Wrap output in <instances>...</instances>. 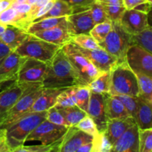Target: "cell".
Instances as JSON below:
<instances>
[{
    "instance_id": "cell-19",
    "label": "cell",
    "mask_w": 152,
    "mask_h": 152,
    "mask_svg": "<svg viewBox=\"0 0 152 152\" xmlns=\"http://www.w3.org/2000/svg\"><path fill=\"white\" fill-rule=\"evenodd\" d=\"M32 35L52 44L62 46L71 42L72 35L68 31V26H59L44 31H37Z\"/></svg>"
},
{
    "instance_id": "cell-3",
    "label": "cell",
    "mask_w": 152,
    "mask_h": 152,
    "mask_svg": "<svg viewBox=\"0 0 152 152\" xmlns=\"http://www.w3.org/2000/svg\"><path fill=\"white\" fill-rule=\"evenodd\" d=\"M110 95H127L134 97L139 96L136 74L129 68L126 61L117 62L110 71Z\"/></svg>"
},
{
    "instance_id": "cell-10",
    "label": "cell",
    "mask_w": 152,
    "mask_h": 152,
    "mask_svg": "<svg viewBox=\"0 0 152 152\" xmlns=\"http://www.w3.org/2000/svg\"><path fill=\"white\" fill-rule=\"evenodd\" d=\"M126 62L134 74L152 77V55L140 46L133 45L128 50Z\"/></svg>"
},
{
    "instance_id": "cell-26",
    "label": "cell",
    "mask_w": 152,
    "mask_h": 152,
    "mask_svg": "<svg viewBox=\"0 0 152 152\" xmlns=\"http://www.w3.org/2000/svg\"><path fill=\"white\" fill-rule=\"evenodd\" d=\"M59 26H68V16L46 18L32 22L27 28V32L32 34L37 31L51 29Z\"/></svg>"
},
{
    "instance_id": "cell-28",
    "label": "cell",
    "mask_w": 152,
    "mask_h": 152,
    "mask_svg": "<svg viewBox=\"0 0 152 152\" xmlns=\"http://www.w3.org/2000/svg\"><path fill=\"white\" fill-rule=\"evenodd\" d=\"M59 112L62 114L65 120L68 123L69 127L76 126V125L81 121L85 117L88 115L86 111H83L81 108L77 105L66 108H57Z\"/></svg>"
},
{
    "instance_id": "cell-37",
    "label": "cell",
    "mask_w": 152,
    "mask_h": 152,
    "mask_svg": "<svg viewBox=\"0 0 152 152\" xmlns=\"http://www.w3.org/2000/svg\"><path fill=\"white\" fill-rule=\"evenodd\" d=\"M92 149L91 152H110L113 145L107 138L105 132H99L92 141Z\"/></svg>"
},
{
    "instance_id": "cell-41",
    "label": "cell",
    "mask_w": 152,
    "mask_h": 152,
    "mask_svg": "<svg viewBox=\"0 0 152 152\" xmlns=\"http://www.w3.org/2000/svg\"><path fill=\"white\" fill-rule=\"evenodd\" d=\"M62 140L58 141V142H55L53 144H50V145H29V146H25V145H22L20 146L17 147V148H14L12 150L13 152H47L52 148H54L56 145L62 142Z\"/></svg>"
},
{
    "instance_id": "cell-22",
    "label": "cell",
    "mask_w": 152,
    "mask_h": 152,
    "mask_svg": "<svg viewBox=\"0 0 152 152\" xmlns=\"http://www.w3.org/2000/svg\"><path fill=\"white\" fill-rule=\"evenodd\" d=\"M66 88L43 89L41 94L31 107L30 112H42L47 111L49 108L55 106L58 95Z\"/></svg>"
},
{
    "instance_id": "cell-50",
    "label": "cell",
    "mask_w": 152,
    "mask_h": 152,
    "mask_svg": "<svg viewBox=\"0 0 152 152\" xmlns=\"http://www.w3.org/2000/svg\"><path fill=\"white\" fill-rule=\"evenodd\" d=\"M13 2V0H0V13L10 7Z\"/></svg>"
},
{
    "instance_id": "cell-56",
    "label": "cell",
    "mask_w": 152,
    "mask_h": 152,
    "mask_svg": "<svg viewBox=\"0 0 152 152\" xmlns=\"http://www.w3.org/2000/svg\"><path fill=\"white\" fill-rule=\"evenodd\" d=\"M8 82H10V81H8ZM8 82H5V83H0V91H1L4 90V89L5 88L7 87H7H4V88H3V86H4V85L6 84V83H8ZM9 86H10V85H9Z\"/></svg>"
},
{
    "instance_id": "cell-53",
    "label": "cell",
    "mask_w": 152,
    "mask_h": 152,
    "mask_svg": "<svg viewBox=\"0 0 152 152\" xmlns=\"http://www.w3.org/2000/svg\"><path fill=\"white\" fill-rule=\"evenodd\" d=\"M96 1L102 4H123V0H96Z\"/></svg>"
},
{
    "instance_id": "cell-23",
    "label": "cell",
    "mask_w": 152,
    "mask_h": 152,
    "mask_svg": "<svg viewBox=\"0 0 152 152\" xmlns=\"http://www.w3.org/2000/svg\"><path fill=\"white\" fill-rule=\"evenodd\" d=\"M27 31L13 25H7L3 34L0 36V42L15 50L28 37Z\"/></svg>"
},
{
    "instance_id": "cell-12",
    "label": "cell",
    "mask_w": 152,
    "mask_h": 152,
    "mask_svg": "<svg viewBox=\"0 0 152 152\" xmlns=\"http://www.w3.org/2000/svg\"><path fill=\"white\" fill-rule=\"evenodd\" d=\"M106 94L91 91L87 114L94 120L99 132H105L108 121L105 105Z\"/></svg>"
},
{
    "instance_id": "cell-62",
    "label": "cell",
    "mask_w": 152,
    "mask_h": 152,
    "mask_svg": "<svg viewBox=\"0 0 152 152\" xmlns=\"http://www.w3.org/2000/svg\"><path fill=\"white\" fill-rule=\"evenodd\" d=\"M110 152H113V151H111H111H110Z\"/></svg>"
},
{
    "instance_id": "cell-18",
    "label": "cell",
    "mask_w": 152,
    "mask_h": 152,
    "mask_svg": "<svg viewBox=\"0 0 152 152\" xmlns=\"http://www.w3.org/2000/svg\"><path fill=\"white\" fill-rule=\"evenodd\" d=\"M137 126H131L113 145V152H139Z\"/></svg>"
},
{
    "instance_id": "cell-27",
    "label": "cell",
    "mask_w": 152,
    "mask_h": 152,
    "mask_svg": "<svg viewBox=\"0 0 152 152\" xmlns=\"http://www.w3.org/2000/svg\"><path fill=\"white\" fill-rule=\"evenodd\" d=\"M74 13V10L72 7L62 0H55L51 8L47 12L45 15L41 17L35 19L33 22H37L41 19H46V18L52 17H62V16H68Z\"/></svg>"
},
{
    "instance_id": "cell-21",
    "label": "cell",
    "mask_w": 152,
    "mask_h": 152,
    "mask_svg": "<svg viewBox=\"0 0 152 152\" xmlns=\"http://www.w3.org/2000/svg\"><path fill=\"white\" fill-rule=\"evenodd\" d=\"M135 124L133 117L120 120L111 119L108 120L107 123L105 134L112 145H114L119 140V138L131 127Z\"/></svg>"
},
{
    "instance_id": "cell-49",
    "label": "cell",
    "mask_w": 152,
    "mask_h": 152,
    "mask_svg": "<svg viewBox=\"0 0 152 152\" xmlns=\"http://www.w3.org/2000/svg\"><path fill=\"white\" fill-rule=\"evenodd\" d=\"M13 50L4 43L0 42V59L5 57Z\"/></svg>"
},
{
    "instance_id": "cell-57",
    "label": "cell",
    "mask_w": 152,
    "mask_h": 152,
    "mask_svg": "<svg viewBox=\"0 0 152 152\" xmlns=\"http://www.w3.org/2000/svg\"><path fill=\"white\" fill-rule=\"evenodd\" d=\"M4 137V129H0V140Z\"/></svg>"
},
{
    "instance_id": "cell-1",
    "label": "cell",
    "mask_w": 152,
    "mask_h": 152,
    "mask_svg": "<svg viewBox=\"0 0 152 152\" xmlns=\"http://www.w3.org/2000/svg\"><path fill=\"white\" fill-rule=\"evenodd\" d=\"M77 86H80V83L77 74L60 49L48 64L42 86L43 88L61 89Z\"/></svg>"
},
{
    "instance_id": "cell-58",
    "label": "cell",
    "mask_w": 152,
    "mask_h": 152,
    "mask_svg": "<svg viewBox=\"0 0 152 152\" xmlns=\"http://www.w3.org/2000/svg\"><path fill=\"white\" fill-rule=\"evenodd\" d=\"M4 58H1V59H0V65H1V62H2V61L4 60Z\"/></svg>"
},
{
    "instance_id": "cell-39",
    "label": "cell",
    "mask_w": 152,
    "mask_h": 152,
    "mask_svg": "<svg viewBox=\"0 0 152 152\" xmlns=\"http://www.w3.org/2000/svg\"><path fill=\"white\" fill-rule=\"evenodd\" d=\"M89 10H90L91 16L94 25L102 23V22H106V21H110L106 13L104 10L103 7L100 3L95 1L90 6Z\"/></svg>"
},
{
    "instance_id": "cell-14",
    "label": "cell",
    "mask_w": 152,
    "mask_h": 152,
    "mask_svg": "<svg viewBox=\"0 0 152 152\" xmlns=\"http://www.w3.org/2000/svg\"><path fill=\"white\" fill-rule=\"evenodd\" d=\"M120 25L131 35L138 34L149 24L148 13L135 9L126 10L120 20Z\"/></svg>"
},
{
    "instance_id": "cell-54",
    "label": "cell",
    "mask_w": 152,
    "mask_h": 152,
    "mask_svg": "<svg viewBox=\"0 0 152 152\" xmlns=\"http://www.w3.org/2000/svg\"><path fill=\"white\" fill-rule=\"evenodd\" d=\"M61 142L59 144H58L57 145H56V146L54 147V148H52L51 150H50V151H47V152H59V146H60V144Z\"/></svg>"
},
{
    "instance_id": "cell-43",
    "label": "cell",
    "mask_w": 152,
    "mask_h": 152,
    "mask_svg": "<svg viewBox=\"0 0 152 152\" xmlns=\"http://www.w3.org/2000/svg\"><path fill=\"white\" fill-rule=\"evenodd\" d=\"M114 96H116L123 103L131 117H134L137 108V97L127 96V95H117Z\"/></svg>"
},
{
    "instance_id": "cell-51",
    "label": "cell",
    "mask_w": 152,
    "mask_h": 152,
    "mask_svg": "<svg viewBox=\"0 0 152 152\" xmlns=\"http://www.w3.org/2000/svg\"><path fill=\"white\" fill-rule=\"evenodd\" d=\"M92 142H88L80 146L76 152H91L92 149Z\"/></svg>"
},
{
    "instance_id": "cell-44",
    "label": "cell",
    "mask_w": 152,
    "mask_h": 152,
    "mask_svg": "<svg viewBox=\"0 0 152 152\" xmlns=\"http://www.w3.org/2000/svg\"><path fill=\"white\" fill-rule=\"evenodd\" d=\"M69 4L74 10V13L89 9L96 0H62Z\"/></svg>"
},
{
    "instance_id": "cell-15",
    "label": "cell",
    "mask_w": 152,
    "mask_h": 152,
    "mask_svg": "<svg viewBox=\"0 0 152 152\" xmlns=\"http://www.w3.org/2000/svg\"><path fill=\"white\" fill-rule=\"evenodd\" d=\"M94 137L75 126L69 127L68 132L62 138L59 152H76L84 144L92 142Z\"/></svg>"
},
{
    "instance_id": "cell-8",
    "label": "cell",
    "mask_w": 152,
    "mask_h": 152,
    "mask_svg": "<svg viewBox=\"0 0 152 152\" xmlns=\"http://www.w3.org/2000/svg\"><path fill=\"white\" fill-rule=\"evenodd\" d=\"M69 127L55 125L45 120L27 137L26 141H39L42 145L53 144L62 140Z\"/></svg>"
},
{
    "instance_id": "cell-13",
    "label": "cell",
    "mask_w": 152,
    "mask_h": 152,
    "mask_svg": "<svg viewBox=\"0 0 152 152\" xmlns=\"http://www.w3.org/2000/svg\"><path fill=\"white\" fill-rule=\"evenodd\" d=\"M82 55L85 56L96 69L100 72H108L111 71L118 61L101 48L96 49H85L74 45Z\"/></svg>"
},
{
    "instance_id": "cell-17",
    "label": "cell",
    "mask_w": 152,
    "mask_h": 152,
    "mask_svg": "<svg viewBox=\"0 0 152 152\" xmlns=\"http://www.w3.org/2000/svg\"><path fill=\"white\" fill-rule=\"evenodd\" d=\"M25 58L15 50L4 57L0 65V83L16 80V75Z\"/></svg>"
},
{
    "instance_id": "cell-5",
    "label": "cell",
    "mask_w": 152,
    "mask_h": 152,
    "mask_svg": "<svg viewBox=\"0 0 152 152\" xmlns=\"http://www.w3.org/2000/svg\"><path fill=\"white\" fill-rule=\"evenodd\" d=\"M112 28L99 46L115 57L118 62L126 61L128 50L133 45L132 35L120 25V22H111Z\"/></svg>"
},
{
    "instance_id": "cell-40",
    "label": "cell",
    "mask_w": 152,
    "mask_h": 152,
    "mask_svg": "<svg viewBox=\"0 0 152 152\" xmlns=\"http://www.w3.org/2000/svg\"><path fill=\"white\" fill-rule=\"evenodd\" d=\"M75 127L77 128L78 129H80V130L83 131L85 133L91 135V136H92L93 137H96V135L99 134V132H98L96 124H95L94 120H92L88 115L85 117L81 121L79 122V123L76 125Z\"/></svg>"
},
{
    "instance_id": "cell-60",
    "label": "cell",
    "mask_w": 152,
    "mask_h": 152,
    "mask_svg": "<svg viewBox=\"0 0 152 152\" xmlns=\"http://www.w3.org/2000/svg\"><path fill=\"white\" fill-rule=\"evenodd\" d=\"M147 1H148V2H149V3H151L152 0H147Z\"/></svg>"
},
{
    "instance_id": "cell-48",
    "label": "cell",
    "mask_w": 152,
    "mask_h": 152,
    "mask_svg": "<svg viewBox=\"0 0 152 152\" xmlns=\"http://www.w3.org/2000/svg\"><path fill=\"white\" fill-rule=\"evenodd\" d=\"M54 1H55V0H52V1L48 2L46 4H45L44 6H42V7L39 10V11L37 12V15H36V16H35V19H34V20H35V19H38V18L41 17L42 16H43V15L45 14V13H47V12L48 11L50 8H51L52 6H53V3H54Z\"/></svg>"
},
{
    "instance_id": "cell-34",
    "label": "cell",
    "mask_w": 152,
    "mask_h": 152,
    "mask_svg": "<svg viewBox=\"0 0 152 152\" xmlns=\"http://www.w3.org/2000/svg\"><path fill=\"white\" fill-rule=\"evenodd\" d=\"M111 28H112L111 21H106V22L95 25L94 28L91 30L89 34L99 44L105 39L108 33L111 30Z\"/></svg>"
},
{
    "instance_id": "cell-59",
    "label": "cell",
    "mask_w": 152,
    "mask_h": 152,
    "mask_svg": "<svg viewBox=\"0 0 152 152\" xmlns=\"http://www.w3.org/2000/svg\"><path fill=\"white\" fill-rule=\"evenodd\" d=\"M5 152H13V151H12L11 149H9L8 151H5Z\"/></svg>"
},
{
    "instance_id": "cell-2",
    "label": "cell",
    "mask_w": 152,
    "mask_h": 152,
    "mask_svg": "<svg viewBox=\"0 0 152 152\" xmlns=\"http://www.w3.org/2000/svg\"><path fill=\"white\" fill-rule=\"evenodd\" d=\"M47 111L30 112L6 126L4 129L6 142L13 150L24 145L28 135L46 120Z\"/></svg>"
},
{
    "instance_id": "cell-16",
    "label": "cell",
    "mask_w": 152,
    "mask_h": 152,
    "mask_svg": "<svg viewBox=\"0 0 152 152\" xmlns=\"http://www.w3.org/2000/svg\"><path fill=\"white\" fill-rule=\"evenodd\" d=\"M94 25L89 9L68 16V28L72 36L89 34Z\"/></svg>"
},
{
    "instance_id": "cell-29",
    "label": "cell",
    "mask_w": 152,
    "mask_h": 152,
    "mask_svg": "<svg viewBox=\"0 0 152 152\" xmlns=\"http://www.w3.org/2000/svg\"><path fill=\"white\" fill-rule=\"evenodd\" d=\"M110 85H111V77L110 71L101 72L88 87L91 91L97 94H109Z\"/></svg>"
},
{
    "instance_id": "cell-9",
    "label": "cell",
    "mask_w": 152,
    "mask_h": 152,
    "mask_svg": "<svg viewBox=\"0 0 152 152\" xmlns=\"http://www.w3.org/2000/svg\"><path fill=\"white\" fill-rule=\"evenodd\" d=\"M35 83H18L16 80L0 91V125H2L7 113L28 89ZM2 127V126H1Z\"/></svg>"
},
{
    "instance_id": "cell-38",
    "label": "cell",
    "mask_w": 152,
    "mask_h": 152,
    "mask_svg": "<svg viewBox=\"0 0 152 152\" xmlns=\"http://www.w3.org/2000/svg\"><path fill=\"white\" fill-rule=\"evenodd\" d=\"M102 5L108 19L111 22H120L123 13L126 10L123 4H102Z\"/></svg>"
},
{
    "instance_id": "cell-52",
    "label": "cell",
    "mask_w": 152,
    "mask_h": 152,
    "mask_svg": "<svg viewBox=\"0 0 152 152\" xmlns=\"http://www.w3.org/2000/svg\"><path fill=\"white\" fill-rule=\"evenodd\" d=\"M10 149L5 140V135L0 140V152H5Z\"/></svg>"
},
{
    "instance_id": "cell-30",
    "label": "cell",
    "mask_w": 152,
    "mask_h": 152,
    "mask_svg": "<svg viewBox=\"0 0 152 152\" xmlns=\"http://www.w3.org/2000/svg\"><path fill=\"white\" fill-rule=\"evenodd\" d=\"M133 45L140 46L148 53H152V31L151 25H148L146 28L138 34L132 35Z\"/></svg>"
},
{
    "instance_id": "cell-46",
    "label": "cell",
    "mask_w": 152,
    "mask_h": 152,
    "mask_svg": "<svg viewBox=\"0 0 152 152\" xmlns=\"http://www.w3.org/2000/svg\"><path fill=\"white\" fill-rule=\"evenodd\" d=\"M10 7H13L20 14L25 15V16H28V14L31 11V5L28 4V3H22V4H14V5H11Z\"/></svg>"
},
{
    "instance_id": "cell-11",
    "label": "cell",
    "mask_w": 152,
    "mask_h": 152,
    "mask_svg": "<svg viewBox=\"0 0 152 152\" xmlns=\"http://www.w3.org/2000/svg\"><path fill=\"white\" fill-rule=\"evenodd\" d=\"M48 64L25 57L16 75L18 83H37L42 82Z\"/></svg>"
},
{
    "instance_id": "cell-32",
    "label": "cell",
    "mask_w": 152,
    "mask_h": 152,
    "mask_svg": "<svg viewBox=\"0 0 152 152\" xmlns=\"http://www.w3.org/2000/svg\"><path fill=\"white\" fill-rule=\"evenodd\" d=\"M74 87L68 88L62 91L58 95L56 98V105H55L56 108H66V107L76 105L77 100H76Z\"/></svg>"
},
{
    "instance_id": "cell-33",
    "label": "cell",
    "mask_w": 152,
    "mask_h": 152,
    "mask_svg": "<svg viewBox=\"0 0 152 152\" xmlns=\"http://www.w3.org/2000/svg\"><path fill=\"white\" fill-rule=\"evenodd\" d=\"M77 103L76 105L87 113L90 99L91 90L86 86H77L74 87Z\"/></svg>"
},
{
    "instance_id": "cell-31",
    "label": "cell",
    "mask_w": 152,
    "mask_h": 152,
    "mask_svg": "<svg viewBox=\"0 0 152 152\" xmlns=\"http://www.w3.org/2000/svg\"><path fill=\"white\" fill-rule=\"evenodd\" d=\"M137 80L139 96L152 103V77L144 74H135Z\"/></svg>"
},
{
    "instance_id": "cell-36",
    "label": "cell",
    "mask_w": 152,
    "mask_h": 152,
    "mask_svg": "<svg viewBox=\"0 0 152 152\" xmlns=\"http://www.w3.org/2000/svg\"><path fill=\"white\" fill-rule=\"evenodd\" d=\"M138 146L139 152L152 151V129L138 130Z\"/></svg>"
},
{
    "instance_id": "cell-35",
    "label": "cell",
    "mask_w": 152,
    "mask_h": 152,
    "mask_svg": "<svg viewBox=\"0 0 152 152\" xmlns=\"http://www.w3.org/2000/svg\"><path fill=\"white\" fill-rule=\"evenodd\" d=\"M71 42L85 49H96L100 48L96 40L90 34H77L71 37Z\"/></svg>"
},
{
    "instance_id": "cell-20",
    "label": "cell",
    "mask_w": 152,
    "mask_h": 152,
    "mask_svg": "<svg viewBox=\"0 0 152 152\" xmlns=\"http://www.w3.org/2000/svg\"><path fill=\"white\" fill-rule=\"evenodd\" d=\"M152 103L146 99L137 96V108L134 120L138 129H148L152 128Z\"/></svg>"
},
{
    "instance_id": "cell-42",
    "label": "cell",
    "mask_w": 152,
    "mask_h": 152,
    "mask_svg": "<svg viewBox=\"0 0 152 152\" xmlns=\"http://www.w3.org/2000/svg\"><path fill=\"white\" fill-rule=\"evenodd\" d=\"M46 120L55 125L69 127L66 120H65L63 116L59 112V111L56 106L52 107V108H49L48 110L47 115H46Z\"/></svg>"
},
{
    "instance_id": "cell-7",
    "label": "cell",
    "mask_w": 152,
    "mask_h": 152,
    "mask_svg": "<svg viewBox=\"0 0 152 152\" xmlns=\"http://www.w3.org/2000/svg\"><path fill=\"white\" fill-rule=\"evenodd\" d=\"M41 83H35L29 89L24 93V94L19 99L11 109L8 111L4 122L2 123V128L4 129L6 126L13 123L17 119L25 114L29 113L31 107L35 101L39 97L43 91Z\"/></svg>"
},
{
    "instance_id": "cell-55",
    "label": "cell",
    "mask_w": 152,
    "mask_h": 152,
    "mask_svg": "<svg viewBox=\"0 0 152 152\" xmlns=\"http://www.w3.org/2000/svg\"><path fill=\"white\" fill-rule=\"evenodd\" d=\"M6 26H7V25H1V24H0V36H1V34H3V32L4 31V30H5L6 28Z\"/></svg>"
},
{
    "instance_id": "cell-4",
    "label": "cell",
    "mask_w": 152,
    "mask_h": 152,
    "mask_svg": "<svg viewBox=\"0 0 152 152\" xmlns=\"http://www.w3.org/2000/svg\"><path fill=\"white\" fill-rule=\"evenodd\" d=\"M61 48V46L48 42L29 34L15 51L23 57L31 58L48 64Z\"/></svg>"
},
{
    "instance_id": "cell-24",
    "label": "cell",
    "mask_w": 152,
    "mask_h": 152,
    "mask_svg": "<svg viewBox=\"0 0 152 152\" xmlns=\"http://www.w3.org/2000/svg\"><path fill=\"white\" fill-rule=\"evenodd\" d=\"M0 24L4 25H13L27 31L30 25L27 16L18 13L13 7H10L0 13Z\"/></svg>"
},
{
    "instance_id": "cell-6",
    "label": "cell",
    "mask_w": 152,
    "mask_h": 152,
    "mask_svg": "<svg viewBox=\"0 0 152 152\" xmlns=\"http://www.w3.org/2000/svg\"><path fill=\"white\" fill-rule=\"evenodd\" d=\"M61 49L75 71L80 86H88L101 73L77 50L71 42L64 45Z\"/></svg>"
},
{
    "instance_id": "cell-61",
    "label": "cell",
    "mask_w": 152,
    "mask_h": 152,
    "mask_svg": "<svg viewBox=\"0 0 152 152\" xmlns=\"http://www.w3.org/2000/svg\"><path fill=\"white\" fill-rule=\"evenodd\" d=\"M0 129H3V128L1 126V125H0Z\"/></svg>"
},
{
    "instance_id": "cell-47",
    "label": "cell",
    "mask_w": 152,
    "mask_h": 152,
    "mask_svg": "<svg viewBox=\"0 0 152 152\" xmlns=\"http://www.w3.org/2000/svg\"><path fill=\"white\" fill-rule=\"evenodd\" d=\"M147 1H148L147 0H123V4L126 10H130V9H134L140 4H143Z\"/></svg>"
},
{
    "instance_id": "cell-25",
    "label": "cell",
    "mask_w": 152,
    "mask_h": 152,
    "mask_svg": "<svg viewBox=\"0 0 152 152\" xmlns=\"http://www.w3.org/2000/svg\"><path fill=\"white\" fill-rule=\"evenodd\" d=\"M105 105H106V114L108 120L111 119H123L132 117L129 114L124 105L116 96H111L109 94H106L105 99Z\"/></svg>"
},
{
    "instance_id": "cell-45",
    "label": "cell",
    "mask_w": 152,
    "mask_h": 152,
    "mask_svg": "<svg viewBox=\"0 0 152 152\" xmlns=\"http://www.w3.org/2000/svg\"><path fill=\"white\" fill-rule=\"evenodd\" d=\"M52 1V0H38L35 4L31 5V11L29 12V13L28 14V16H27L30 25L32 23L33 20L35 19V16L36 15H37V12L39 11V10L42 6H44L45 4H46L48 2H49V1Z\"/></svg>"
}]
</instances>
